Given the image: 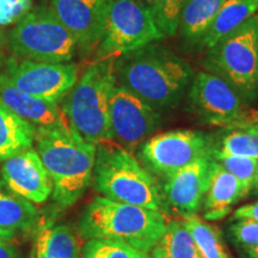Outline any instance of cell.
Returning <instances> with one entry per match:
<instances>
[{
	"label": "cell",
	"mask_w": 258,
	"mask_h": 258,
	"mask_svg": "<svg viewBox=\"0 0 258 258\" xmlns=\"http://www.w3.org/2000/svg\"><path fill=\"white\" fill-rule=\"evenodd\" d=\"M212 152L211 137L191 129H176L148 138L139 146L143 166L161 179Z\"/></svg>",
	"instance_id": "obj_10"
},
{
	"label": "cell",
	"mask_w": 258,
	"mask_h": 258,
	"mask_svg": "<svg viewBox=\"0 0 258 258\" xmlns=\"http://www.w3.org/2000/svg\"><path fill=\"white\" fill-rule=\"evenodd\" d=\"M37 220L34 203L6 191L0 186V231L14 234L18 230H28Z\"/></svg>",
	"instance_id": "obj_24"
},
{
	"label": "cell",
	"mask_w": 258,
	"mask_h": 258,
	"mask_svg": "<svg viewBox=\"0 0 258 258\" xmlns=\"http://www.w3.org/2000/svg\"><path fill=\"white\" fill-rule=\"evenodd\" d=\"M2 177L10 191L31 203L46 202L53 192L49 175L32 147L4 160Z\"/></svg>",
	"instance_id": "obj_15"
},
{
	"label": "cell",
	"mask_w": 258,
	"mask_h": 258,
	"mask_svg": "<svg viewBox=\"0 0 258 258\" xmlns=\"http://www.w3.org/2000/svg\"><path fill=\"white\" fill-rule=\"evenodd\" d=\"M257 12L258 0H225L200 44L211 49Z\"/></svg>",
	"instance_id": "obj_18"
},
{
	"label": "cell",
	"mask_w": 258,
	"mask_h": 258,
	"mask_svg": "<svg viewBox=\"0 0 258 258\" xmlns=\"http://www.w3.org/2000/svg\"><path fill=\"white\" fill-rule=\"evenodd\" d=\"M92 182L106 199L165 214L169 209L163 188L134 154L115 141L96 145Z\"/></svg>",
	"instance_id": "obj_3"
},
{
	"label": "cell",
	"mask_w": 258,
	"mask_h": 258,
	"mask_svg": "<svg viewBox=\"0 0 258 258\" xmlns=\"http://www.w3.org/2000/svg\"><path fill=\"white\" fill-rule=\"evenodd\" d=\"M225 0H186L179 16L180 36L190 43H201Z\"/></svg>",
	"instance_id": "obj_20"
},
{
	"label": "cell",
	"mask_w": 258,
	"mask_h": 258,
	"mask_svg": "<svg viewBox=\"0 0 258 258\" xmlns=\"http://www.w3.org/2000/svg\"><path fill=\"white\" fill-rule=\"evenodd\" d=\"M233 220H239V219H249L258 222V201L250 205L241 206L238 209H235L233 213Z\"/></svg>",
	"instance_id": "obj_32"
},
{
	"label": "cell",
	"mask_w": 258,
	"mask_h": 258,
	"mask_svg": "<svg viewBox=\"0 0 258 258\" xmlns=\"http://www.w3.org/2000/svg\"><path fill=\"white\" fill-rule=\"evenodd\" d=\"M211 154L219 165L238 179L246 195H249L252 190L254 177H256L258 160L246 157L231 156V154L215 152V151H212Z\"/></svg>",
	"instance_id": "obj_27"
},
{
	"label": "cell",
	"mask_w": 258,
	"mask_h": 258,
	"mask_svg": "<svg viewBox=\"0 0 258 258\" xmlns=\"http://www.w3.org/2000/svg\"><path fill=\"white\" fill-rule=\"evenodd\" d=\"M163 37L141 0H109L104 36L97 47V60L117 59Z\"/></svg>",
	"instance_id": "obj_8"
},
{
	"label": "cell",
	"mask_w": 258,
	"mask_h": 258,
	"mask_svg": "<svg viewBox=\"0 0 258 258\" xmlns=\"http://www.w3.org/2000/svg\"><path fill=\"white\" fill-rule=\"evenodd\" d=\"M231 239L241 249L258 245V222L249 219L235 220L228 228Z\"/></svg>",
	"instance_id": "obj_29"
},
{
	"label": "cell",
	"mask_w": 258,
	"mask_h": 258,
	"mask_svg": "<svg viewBox=\"0 0 258 258\" xmlns=\"http://www.w3.org/2000/svg\"><path fill=\"white\" fill-rule=\"evenodd\" d=\"M205 67L244 101H253L258 93V15L208 49Z\"/></svg>",
	"instance_id": "obj_6"
},
{
	"label": "cell",
	"mask_w": 258,
	"mask_h": 258,
	"mask_svg": "<svg viewBox=\"0 0 258 258\" xmlns=\"http://www.w3.org/2000/svg\"><path fill=\"white\" fill-rule=\"evenodd\" d=\"M35 141L53 184L54 201L62 208L71 207L91 184L96 145L72 127L36 129Z\"/></svg>",
	"instance_id": "obj_2"
},
{
	"label": "cell",
	"mask_w": 258,
	"mask_h": 258,
	"mask_svg": "<svg viewBox=\"0 0 258 258\" xmlns=\"http://www.w3.org/2000/svg\"><path fill=\"white\" fill-rule=\"evenodd\" d=\"M9 43L16 55L50 63L69 62L78 47L49 8H37L19 19Z\"/></svg>",
	"instance_id": "obj_7"
},
{
	"label": "cell",
	"mask_w": 258,
	"mask_h": 258,
	"mask_svg": "<svg viewBox=\"0 0 258 258\" xmlns=\"http://www.w3.org/2000/svg\"><path fill=\"white\" fill-rule=\"evenodd\" d=\"M0 101L35 129L71 127L62 109L51 103L18 90L6 74H0Z\"/></svg>",
	"instance_id": "obj_16"
},
{
	"label": "cell",
	"mask_w": 258,
	"mask_h": 258,
	"mask_svg": "<svg viewBox=\"0 0 258 258\" xmlns=\"http://www.w3.org/2000/svg\"><path fill=\"white\" fill-rule=\"evenodd\" d=\"M30 258H34V256H32V253H31V257Z\"/></svg>",
	"instance_id": "obj_37"
},
{
	"label": "cell",
	"mask_w": 258,
	"mask_h": 258,
	"mask_svg": "<svg viewBox=\"0 0 258 258\" xmlns=\"http://www.w3.org/2000/svg\"><path fill=\"white\" fill-rule=\"evenodd\" d=\"M139 258H152V257H151L148 253H141L140 257H139Z\"/></svg>",
	"instance_id": "obj_36"
},
{
	"label": "cell",
	"mask_w": 258,
	"mask_h": 258,
	"mask_svg": "<svg viewBox=\"0 0 258 258\" xmlns=\"http://www.w3.org/2000/svg\"><path fill=\"white\" fill-rule=\"evenodd\" d=\"M32 0H0V27L18 22L31 10Z\"/></svg>",
	"instance_id": "obj_30"
},
{
	"label": "cell",
	"mask_w": 258,
	"mask_h": 258,
	"mask_svg": "<svg viewBox=\"0 0 258 258\" xmlns=\"http://www.w3.org/2000/svg\"><path fill=\"white\" fill-rule=\"evenodd\" d=\"M115 73L116 82L158 111L178 105L194 78L184 59L156 43L118 56Z\"/></svg>",
	"instance_id": "obj_1"
},
{
	"label": "cell",
	"mask_w": 258,
	"mask_h": 258,
	"mask_svg": "<svg viewBox=\"0 0 258 258\" xmlns=\"http://www.w3.org/2000/svg\"><path fill=\"white\" fill-rule=\"evenodd\" d=\"M246 196L238 179L213 159L208 189L202 205L203 219L207 221L221 220L230 214L232 206Z\"/></svg>",
	"instance_id": "obj_17"
},
{
	"label": "cell",
	"mask_w": 258,
	"mask_h": 258,
	"mask_svg": "<svg viewBox=\"0 0 258 258\" xmlns=\"http://www.w3.org/2000/svg\"><path fill=\"white\" fill-rule=\"evenodd\" d=\"M141 253L121 241L89 239L83 246L82 258H139Z\"/></svg>",
	"instance_id": "obj_28"
},
{
	"label": "cell",
	"mask_w": 258,
	"mask_h": 258,
	"mask_svg": "<svg viewBox=\"0 0 258 258\" xmlns=\"http://www.w3.org/2000/svg\"><path fill=\"white\" fill-rule=\"evenodd\" d=\"M115 60H96L67 93L62 112L71 127L90 144L111 140L109 96L116 83Z\"/></svg>",
	"instance_id": "obj_5"
},
{
	"label": "cell",
	"mask_w": 258,
	"mask_h": 258,
	"mask_svg": "<svg viewBox=\"0 0 258 258\" xmlns=\"http://www.w3.org/2000/svg\"><path fill=\"white\" fill-rule=\"evenodd\" d=\"M152 258H202L182 221L166 222L161 237L150 251Z\"/></svg>",
	"instance_id": "obj_23"
},
{
	"label": "cell",
	"mask_w": 258,
	"mask_h": 258,
	"mask_svg": "<svg viewBox=\"0 0 258 258\" xmlns=\"http://www.w3.org/2000/svg\"><path fill=\"white\" fill-rule=\"evenodd\" d=\"M212 154L203 156L165 179L163 191L167 207L182 217L201 211L211 176Z\"/></svg>",
	"instance_id": "obj_14"
},
{
	"label": "cell",
	"mask_w": 258,
	"mask_h": 258,
	"mask_svg": "<svg viewBox=\"0 0 258 258\" xmlns=\"http://www.w3.org/2000/svg\"><path fill=\"white\" fill-rule=\"evenodd\" d=\"M109 122L111 140L133 153L159 128V111L129 91L115 84L109 96Z\"/></svg>",
	"instance_id": "obj_11"
},
{
	"label": "cell",
	"mask_w": 258,
	"mask_h": 258,
	"mask_svg": "<svg viewBox=\"0 0 258 258\" xmlns=\"http://www.w3.org/2000/svg\"><path fill=\"white\" fill-rule=\"evenodd\" d=\"M12 235L0 231V258H19L18 251L11 240Z\"/></svg>",
	"instance_id": "obj_31"
},
{
	"label": "cell",
	"mask_w": 258,
	"mask_h": 258,
	"mask_svg": "<svg viewBox=\"0 0 258 258\" xmlns=\"http://www.w3.org/2000/svg\"><path fill=\"white\" fill-rule=\"evenodd\" d=\"M4 40H3L2 34H0V62L4 60Z\"/></svg>",
	"instance_id": "obj_35"
},
{
	"label": "cell",
	"mask_w": 258,
	"mask_h": 258,
	"mask_svg": "<svg viewBox=\"0 0 258 258\" xmlns=\"http://www.w3.org/2000/svg\"><path fill=\"white\" fill-rule=\"evenodd\" d=\"M182 222L189 231L202 258H230L221 232L217 226L198 214L182 217Z\"/></svg>",
	"instance_id": "obj_25"
},
{
	"label": "cell",
	"mask_w": 258,
	"mask_h": 258,
	"mask_svg": "<svg viewBox=\"0 0 258 258\" xmlns=\"http://www.w3.org/2000/svg\"><path fill=\"white\" fill-rule=\"evenodd\" d=\"M243 250L249 258H258V245H257V246L244 247Z\"/></svg>",
	"instance_id": "obj_33"
},
{
	"label": "cell",
	"mask_w": 258,
	"mask_h": 258,
	"mask_svg": "<svg viewBox=\"0 0 258 258\" xmlns=\"http://www.w3.org/2000/svg\"><path fill=\"white\" fill-rule=\"evenodd\" d=\"M211 140L215 152L258 160V121L221 128Z\"/></svg>",
	"instance_id": "obj_21"
},
{
	"label": "cell",
	"mask_w": 258,
	"mask_h": 258,
	"mask_svg": "<svg viewBox=\"0 0 258 258\" xmlns=\"http://www.w3.org/2000/svg\"><path fill=\"white\" fill-rule=\"evenodd\" d=\"M166 215L104 196H97L84 209L79 230L86 239L121 241L139 252L148 253L161 237Z\"/></svg>",
	"instance_id": "obj_4"
},
{
	"label": "cell",
	"mask_w": 258,
	"mask_h": 258,
	"mask_svg": "<svg viewBox=\"0 0 258 258\" xmlns=\"http://www.w3.org/2000/svg\"><path fill=\"white\" fill-rule=\"evenodd\" d=\"M251 191H253L254 195H258V163H257V171H256V177H254L253 186H252V190H251Z\"/></svg>",
	"instance_id": "obj_34"
},
{
	"label": "cell",
	"mask_w": 258,
	"mask_h": 258,
	"mask_svg": "<svg viewBox=\"0 0 258 258\" xmlns=\"http://www.w3.org/2000/svg\"><path fill=\"white\" fill-rule=\"evenodd\" d=\"M34 258H79V245L72 228L66 225L48 226L38 232Z\"/></svg>",
	"instance_id": "obj_22"
},
{
	"label": "cell",
	"mask_w": 258,
	"mask_h": 258,
	"mask_svg": "<svg viewBox=\"0 0 258 258\" xmlns=\"http://www.w3.org/2000/svg\"><path fill=\"white\" fill-rule=\"evenodd\" d=\"M6 76L11 83L28 95L57 103L67 96L78 79V69L73 63L37 62L9 60Z\"/></svg>",
	"instance_id": "obj_12"
},
{
	"label": "cell",
	"mask_w": 258,
	"mask_h": 258,
	"mask_svg": "<svg viewBox=\"0 0 258 258\" xmlns=\"http://www.w3.org/2000/svg\"><path fill=\"white\" fill-rule=\"evenodd\" d=\"M152 15L161 34L173 36L178 31L179 16L186 0H141Z\"/></svg>",
	"instance_id": "obj_26"
},
{
	"label": "cell",
	"mask_w": 258,
	"mask_h": 258,
	"mask_svg": "<svg viewBox=\"0 0 258 258\" xmlns=\"http://www.w3.org/2000/svg\"><path fill=\"white\" fill-rule=\"evenodd\" d=\"M36 129L0 101V161L32 147Z\"/></svg>",
	"instance_id": "obj_19"
},
{
	"label": "cell",
	"mask_w": 258,
	"mask_h": 258,
	"mask_svg": "<svg viewBox=\"0 0 258 258\" xmlns=\"http://www.w3.org/2000/svg\"><path fill=\"white\" fill-rule=\"evenodd\" d=\"M188 110L201 123L220 128L258 121V111L245 104L230 84L208 71L194 76Z\"/></svg>",
	"instance_id": "obj_9"
},
{
	"label": "cell",
	"mask_w": 258,
	"mask_h": 258,
	"mask_svg": "<svg viewBox=\"0 0 258 258\" xmlns=\"http://www.w3.org/2000/svg\"><path fill=\"white\" fill-rule=\"evenodd\" d=\"M109 0H50L49 9L84 53L97 49L104 36Z\"/></svg>",
	"instance_id": "obj_13"
}]
</instances>
